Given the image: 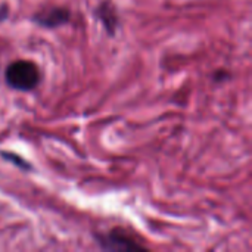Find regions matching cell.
I'll return each instance as SVG.
<instances>
[{
  "instance_id": "8992f818",
  "label": "cell",
  "mask_w": 252,
  "mask_h": 252,
  "mask_svg": "<svg viewBox=\"0 0 252 252\" xmlns=\"http://www.w3.org/2000/svg\"><path fill=\"white\" fill-rule=\"evenodd\" d=\"M229 78H230V74H229V71H226V69H219V71H216V72L213 74V80L217 81V83L227 81Z\"/></svg>"
},
{
  "instance_id": "5b68a950",
  "label": "cell",
  "mask_w": 252,
  "mask_h": 252,
  "mask_svg": "<svg viewBox=\"0 0 252 252\" xmlns=\"http://www.w3.org/2000/svg\"><path fill=\"white\" fill-rule=\"evenodd\" d=\"M0 157H1L4 161L10 162L12 165H15V167H18L19 170H22V171H31V170H32V165H31L28 161H25L22 157H19V155H16V154H13V152L0 151Z\"/></svg>"
},
{
  "instance_id": "7a4b0ae2",
  "label": "cell",
  "mask_w": 252,
  "mask_h": 252,
  "mask_svg": "<svg viewBox=\"0 0 252 252\" xmlns=\"http://www.w3.org/2000/svg\"><path fill=\"white\" fill-rule=\"evenodd\" d=\"M96 244L105 251H139L146 250V245L139 242L133 235L121 227H114L106 233H93Z\"/></svg>"
},
{
  "instance_id": "52a82bcc",
  "label": "cell",
  "mask_w": 252,
  "mask_h": 252,
  "mask_svg": "<svg viewBox=\"0 0 252 252\" xmlns=\"http://www.w3.org/2000/svg\"><path fill=\"white\" fill-rule=\"evenodd\" d=\"M9 13H10V7L7 3H1L0 4V24L4 22L7 18H9Z\"/></svg>"
},
{
  "instance_id": "3957f363",
  "label": "cell",
  "mask_w": 252,
  "mask_h": 252,
  "mask_svg": "<svg viewBox=\"0 0 252 252\" xmlns=\"http://www.w3.org/2000/svg\"><path fill=\"white\" fill-rule=\"evenodd\" d=\"M71 10L65 6H52L41 9L31 16V22L44 30H56L69 24Z\"/></svg>"
},
{
  "instance_id": "277c9868",
  "label": "cell",
  "mask_w": 252,
  "mask_h": 252,
  "mask_svg": "<svg viewBox=\"0 0 252 252\" xmlns=\"http://www.w3.org/2000/svg\"><path fill=\"white\" fill-rule=\"evenodd\" d=\"M93 15L96 18V21L100 22L105 32L109 37H114L118 32L121 19H120L118 9L112 0H102L100 3H97V6L93 10Z\"/></svg>"
},
{
  "instance_id": "6da1fadb",
  "label": "cell",
  "mask_w": 252,
  "mask_h": 252,
  "mask_svg": "<svg viewBox=\"0 0 252 252\" xmlns=\"http://www.w3.org/2000/svg\"><path fill=\"white\" fill-rule=\"evenodd\" d=\"M4 81L16 92H32L41 81V72L34 61L16 59L6 66Z\"/></svg>"
}]
</instances>
